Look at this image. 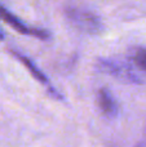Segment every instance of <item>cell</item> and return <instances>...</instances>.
<instances>
[{
	"label": "cell",
	"mask_w": 146,
	"mask_h": 147,
	"mask_svg": "<svg viewBox=\"0 0 146 147\" xmlns=\"http://www.w3.org/2000/svg\"><path fill=\"white\" fill-rule=\"evenodd\" d=\"M10 53H12L13 56H14L16 58H17L18 61H20L21 63H22L23 66L28 70V72L32 75V78L35 79V80H38L39 83L43 84V85L45 86L47 90H48V93L51 94L54 99H58V101H62V99H64V98H62V96H61V93H59V92H57L56 89H54V86L51 84V81H49V79L45 76V74H44L35 63H34V61H31L28 57L23 56V54L18 53V52H16V51H10Z\"/></svg>",
	"instance_id": "277c9868"
},
{
	"label": "cell",
	"mask_w": 146,
	"mask_h": 147,
	"mask_svg": "<svg viewBox=\"0 0 146 147\" xmlns=\"http://www.w3.org/2000/svg\"><path fill=\"white\" fill-rule=\"evenodd\" d=\"M66 17L71 21L75 27L87 34H98L102 30V22L92 12L78 8H67Z\"/></svg>",
	"instance_id": "7a4b0ae2"
},
{
	"label": "cell",
	"mask_w": 146,
	"mask_h": 147,
	"mask_svg": "<svg viewBox=\"0 0 146 147\" xmlns=\"http://www.w3.org/2000/svg\"><path fill=\"white\" fill-rule=\"evenodd\" d=\"M136 147H146V142H141V143H139Z\"/></svg>",
	"instance_id": "52a82bcc"
},
{
	"label": "cell",
	"mask_w": 146,
	"mask_h": 147,
	"mask_svg": "<svg viewBox=\"0 0 146 147\" xmlns=\"http://www.w3.org/2000/svg\"><path fill=\"white\" fill-rule=\"evenodd\" d=\"M97 103L101 112L106 117L111 119V117H115L118 115V111H119L118 102H116L113 93L107 88H101L97 92Z\"/></svg>",
	"instance_id": "5b68a950"
},
{
	"label": "cell",
	"mask_w": 146,
	"mask_h": 147,
	"mask_svg": "<svg viewBox=\"0 0 146 147\" xmlns=\"http://www.w3.org/2000/svg\"><path fill=\"white\" fill-rule=\"evenodd\" d=\"M131 59L140 70L146 72V48H136L132 52Z\"/></svg>",
	"instance_id": "8992f818"
},
{
	"label": "cell",
	"mask_w": 146,
	"mask_h": 147,
	"mask_svg": "<svg viewBox=\"0 0 146 147\" xmlns=\"http://www.w3.org/2000/svg\"><path fill=\"white\" fill-rule=\"evenodd\" d=\"M98 69L102 72H106L124 83L132 84H144L145 80L140 76V74L135 70L131 63L122 62L118 59H100Z\"/></svg>",
	"instance_id": "6da1fadb"
},
{
	"label": "cell",
	"mask_w": 146,
	"mask_h": 147,
	"mask_svg": "<svg viewBox=\"0 0 146 147\" xmlns=\"http://www.w3.org/2000/svg\"><path fill=\"white\" fill-rule=\"evenodd\" d=\"M0 18H1L4 22H7L9 26H12L16 31H18L20 34H23V35L34 36V38H38V39H40V40H48L52 36V34L49 32L48 30L28 27V26L26 25V23H23L18 17H16V16L12 14L8 9H5L1 4H0Z\"/></svg>",
	"instance_id": "3957f363"
},
{
	"label": "cell",
	"mask_w": 146,
	"mask_h": 147,
	"mask_svg": "<svg viewBox=\"0 0 146 147\" xmlns=\"http://www.w3.org/2000/svg\"><path fill=\"white\" fill-rule=\"evenodd\" d=\"M4 39V34H3V31L0 30V40H3Z\"/></svg>",
	"instance_id": "ba28073f"
}]
</instances>
